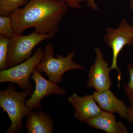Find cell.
Here are the masks:
<instances>
[{
    "mask_svg": "<svg viewBox=\"0 0 133 133\" xmlns=\"http://www.w3.org/2000/svg\"><path fill=\"white\" fill-rule=\"evenodd\" d=\"M30 78L35 83V89L30 97L26 100V105L33 109H40L42 107V100L49 95H63L66 94L64 89L61 88L57 83L45 79L41 72L35 69Z\"/></svg>",
    "mask_w": 133,
    "mask_h": 133,
    "instance_id": "ba28073f",
    "label": "cell"
},
{
    "mask_svg": "<svg viewBox=\"0 0 133 133\" xmlns=\"http://www.w3.org/2000/svg\"><path fill=\"white\" fill-rule=\"evenodd\" d=\"M68 100L75 109L74 117L82 122L97 116L102 111L96 104L92 95L80 97L74 93L69 97Z\"/></svg>",
    "mask_w": 133,
    "mask_h": 133,
    "instance_id": "9c48e42d",
    "label": "cell"
},
{
    "mask_svg": "<svg viewBox=\"0 0 133 133\" xmlns=\"http://www.w3.org/2000/svg\"><path fill=\"white\" fill-rule=\"evenodd\" d=\"M87 3V5L88 7L94 10H98L99 8L96 4L95 0H84Z\"/></svg>",
    "mask_w": 133,
    "mask_h": 133,
    "instance_id": "ac0fdd59",
    "label": "cell"
},
{
    "mask_svg": "<svg viewBox=\"0 0 133 133\" xmlns=\"http://www.w3.org/2000/svg\"><path fill=\"white\" fill-rule=\"evenodd\" d=\"M95 61L91 66L86 87L94 88L95 91L101 93L110 89L112 81L109 76L111 70L108 64L104 59L103 53L99 48L95 47Z\"/></svg>",
    "mask_w": 133,
    "mask_h": 133,
    "instance_id": "52a82bcc",
    "label": "cell"
},
{
    "mask_svg": "<svg viewBox=\"0 0 133 133\" xmlns=\"http://www.w3.org/2000/svg\"><path fill=\"white\" fill-rule=\"evenodd\" d=\"M33 91V88L17 91L15 85L10 83L6 90L0 91V107L8 114L11 121V125L5 133L22 132L23 128V119L34 110L26 105V99Z\"/></svg>",
    "mask_w": 133,
    "mask_h": 133,
    "instance_id": "7a4b0ae2",
    "label": "cell"
},
{
    "mask_svg": "<svg viewBox=\"0 0 133 133\" xmlns=\"http://www.w3.org/2000/svg\"><path fill=\"white\" fill-rule=\"evenodd\" d=\"M130 3L129 4V9L131 10H133V0H130Z\"/></svg>",
    "mask_w": 133,
    "mask_h": 133,
    "instance_id": "ffe728a7",
    "label": "cell"
},
{
    "mask_svg": "<svg viewBox=\"0 0 133 133\" xmlns=\"http://www.w3.org/2000/svg\"><path fill=\"white\" fill-rule=\"evenodd\" d=\"M28 0H0V16H10L13 12L25 5Z\"/></svg>",
    "mask_w": 133,
    "mask_h": 133,
    "instance_id": "4fadbf2b",
    "label": "cell"
},
{
    "mask_svg": "<svg viewBox=\"0 0 133 133\" xmlns=\"http://www.w3.org/2000/svg\"><path fill=\"white\" fill-rule=\"evenodd\" d=\"M14 33L10 16H0V34L10 38Z\"/></svg>",
    "mask_w": 133,
    "mask_h": 133,
    "instance_id": "9a60e30c",
    "label": "cell"
},
{
    "mask_svg": "<svg viewBox=\"0 0 133 133\" xmlns=\"http://www.w3.org/2000/svg\"><path fill=\"white\" fill-rule=\"evenodd\" d=\"M84 1V0H66V3L70 7L74 9H79L81 7V3Z\"/></svg>",
    "mask_w": 133,
    "mask_h": 133,
    "instance_id": "e0dca14e",
    "label": "cell"
},
{
    "mask_svg": "<svg viewBox=\"0 0 133 133\" xmlns=\"http://www.w3.org/2000/svg\"><path fill=\"white\" fill-rule=\"evenodd\" d=\"M44 54V50L42 47H39L28 59L16 66L1 70L0 83L16 84L23 91L32 89L33 85L29 79Z\"/></svg>",
    "mask_w": 133,
    "mask_h": 133,
    "instance_id": "5b68a950",
    "label": "cell"
},
{
    "mask_svg": "<svg viewBox=\"0 0 133 133\" xmlns=\"http://www.w3.org/2000/svg\"><path fill=\"white\" fill-rule=\"evenodd\" d=\"M10 38L0 34V70L8 69L7 59Z\"/></svg>",
    "mask_w": 133,
    "mask_h": 133,
    "instance_id": "5bb4252c",
    "label": "cell"
},
{
    "mask_svg": "<svg viewBox=\"0 0 133 133\" xmlns=\"http://www.w3.org/2000/svg\"><path fill=\"white\" fill-rule=\"evenodd\" d=\"M91 127L102 130L108 133H127L128 129L121 122L116 121L115 115L112 113L102 111L94 118L85 121Z\"/></svg>",
    "mask_w": 133,
    "mask_h": 133,
    "instance_id": "8fae6325",
    "label": "cell"
},
{
    "mask_svg": "<svg viewBox=\"0 0 133 133\" xmlns=\"http://www.w3.org/2000/svg\"><path fill=\"white\" fill-rule=\"evenodd\" d=\"M92 95L101 109L112 113H117L121 118H127L128 108L124 101L117 98L110 89L101 93L95 91Z\"/></svg>",
    "mask_w": 133,
    "mask_h": 133,
    "instance_id": "30bf717a",
    "label": "cell"
},
{
    "mask_svg": "<svg viewBox=\"0 0 133 133\" xmlns=\"http://www.w3.org/2000/svg\"><path fill=\"white\" fill-rule=\"evenodd\" d=\"M56 35L38 34L34 31L28 35L14 33L10 38L7 59L8 69L21 63L31 57L36 46L44 40H50Z\"/></svg>",
    "mask_w": 133,
    "mask_h": 133,
    "instance_id": "277c9868",
    "label": "cell"
},
{
    "mask_svg": "<svg viewBox=\"0 0 133 133\" xmlns=\"http://www.w3.org/2000/svg\"><path fill=\"white\" fill-rule=\"evenodd\" d=\"M61 1H63L65 2H66V0H61Z\"/></svg>",
    "mask_w": 133,
    "mask_h": 133,
    "instance_id": "44dd1931",
    "label": "cell"
},
{
    "mask_svg": "<svg viewBox=\"0 0 133 133\" xmlns=\"http://www.w3.org/2000/svg\"><path fill=\"white\" fill-rule=\"evenodd\" d=\"M127 69L130 77L128 84L125 86V92L130 104L133 105V64H129Z\"/></svg>",
    "mask_w": 133,
    "mask_h": 133,
    "instance_id": "2e32d148",
    "label": "cell"
},
{
    "mask_svg": "<svg viewBox=\"0 0 133 133\" xmlns=\"http://www.w3.org/2000/svg\"><path fill=\"white\" fill-rule=\"evenodd\" d=\"M54 45L48 43L44 48V54L36 70L39 72H44L50 81L57 84L62 83V76L66 72L73 69L84 70L85 68L81 64L73 62L72 58L76 50L69 53L65 57L59 55L54 57Z\"/></svg>",
    "mask_w": 133,
    "mask_h": 133,
    "instance_id": "3957f363",
    "label": "cell"
},
{
    "mask_svg": "<svg viewBox=\"0 0 133 133\" xmlns=\"http://www.w3.org/2000/svg\"><path fill=\"white\" fill-rule=\"evenodd\" d=\"M126 119L129 123H133V105H131L128 108V114Z\"/></svg>",
    "mask_w": 133,
    "mask_h": 133,
    "instance_id": "d6986e66",
    "label": "cell"
},
{
    "mask_svg": "<svg viewBox=\"0 0 133 133\" xmlns=\"http://www.w3.org/2000/svg\"><path fill=\"white\" fill-rule=\"evenodd\" d=\"M132 25H133V22H132Z\"/></svg>",
    "mask_w": 133,
    "mask_h": 133,
    "instance_id": "7402d4cb",
    "label": "cell"
},
{
    "mask_svg": "<svg viewBox=\"0 0 133 133\" xmlns=\"http://www.w3.org/2000/svg\"><path fill=\"white\" fill-rule=\"evenodd\" d=\"M68 5L61 0H29L10 15L15 33L33 28L38 34L56 35Z\"/></svg>",
    "mask_w": 133,
    "mask_h": 133,
    "instance_id": "6da1fadb",
    "label": "cell"
},
{
    "mask_svg": "<svg viewBox=\"0 0 133 133\" xmlns=\"http://www.w3.org/2000/svg\"><path fill=\"white\" fill-rule=\"evenodd\" d=\"M104 41L107 45L112 49V62L110 70L116 69L118 71L119 87L121 79V72L118 68L117 60L119 53L124 46L133 44V26L125 19H123L118 27L115 29L108 28L106 29Z\"/></svg>",
    "mask_w": 133,
    "mask_h": 133,
    "instance_id": "8992f818",
    "label": "cell"
},
{
    "mask_svg": "<svg viewBox=\"0 0 133 133\" xmlns=\"http://www.w3.org/2000/svg\"><path fill=\"white\" fill-rule=\"evenodd\" d=\"M25 127L28 133H52L54 122L45 112L33 110L27 116Z\"/></svg>",
    "mask_w": 133,
    "mask_h": 133,
    "instance_id": "7c38bea8",
    "label": "cell"
}]
</instances>
